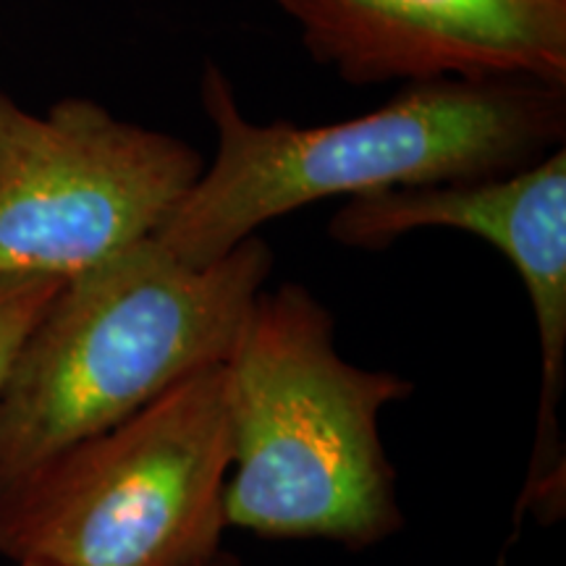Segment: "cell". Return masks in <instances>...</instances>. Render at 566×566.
<instances>
[{"label": "cell", "instance_id": "9c48e42d", "mask_svg": "<svg viewBox=\"0 0 566 566\" xmlns=\"http://www.w3.org/2000/svg\"><path fill=\"white\" fill-rule=\"evenodd\" d=\"M208 566H239V564L233 562L231 556H226V554H218L216 558H212V562H210Z\"/></svg>", "mask_w": 566, "mask_h": 566}, {"label": "cell", "instance_id": "7a4b0ae2", "mask_svg": "<svg viewBox=\"0 0 566 566\" xmlns=\"http://www.w3.org/2000/svg\"><path fill=\"white\" fill-rule=\"evenodd\" d=\"M271 271L263 237L208 265L147 237L63 279L0 384V493L223 365Z\"/></svg>", "mask_w": 566, "mask_h": 566}, {"label": "cell", "instance_id": "6da1fadb", "mask_svg": "<svg viewBox=\"0 0 566 566\" xmlns=\"http://www.w3.org/2000/svg\"><path fill=\"white\" fill-rule=\"evenodd\" d=\"M216 155L155 239L187 265H208L275 218L328 197L506 176L566 139V87L533 80H428L349 122L258 124L229 76L200 80Z\"/></svg>", "mask_w": 566, "mask_h": 566}, {"label": "cell", "instance_id": "30bf717a", "mask_svg": "<svg viewBox=\"0 0 566 566\" xmlns=\"http://www.w3.org/2000/svg\"><path fill=\"white\" fill-rule=\"evenodd\" d=\"M19 566H40V564H19Z\"/></svg>", "mask_w": 566, "mask_h": 566}, {"label": "cell", "instance_id": "8992f818", "mask_svg": "<svg viewBox=\"0 0 566 566\" xmlns=\"http://www.w3.org/2000/svg\"><path fill=\"white\" fill-rule=\"evenodd\" d=\"M420 229L475 233L525 283L541 344V407L520 512L564 509V443L558 405L566 380V147L493 179L433 184L354 197L331 218L344 247L384 250Z\"/></svg>", "mask_w": 566, "mask_h": 566}, {"label": "cell", "instance_id": "ba28073f", "mask_svg": "<svg viewBox=\"0 0 566 566\" xmlns=\"http://www.w3.org/2000/svg\"><path fill=\"white\" fill-rule=\"evenodd\" d=\"M61 283L59 275H0V384L19 344Z\"/></svg>", "mask_w": 566, "mask_h": 566}, {"label": "cell", "instance_id": "5b68a950", "mask_svg": "<svg viewBox=\"0 0 566 566\" xmlns=\"http://www.w3.org/2000/svg\"><path fill=\"white\" fill-rule=\"evenodd\" d=\"M205 158L87 97L32 113L0 92V275H69L155 237Z\"/></svg>", "mask_w": 566, "mask_h": 566}, {"label": "cell", "instance_id": "3957f363", "mask_svg": "<svg viewBox=\"0 0 566 566\" xmlns=\"http://www.w3.org/2000/svg\"><path fill=\"white\" fill-rule=\"evenodd\" d=\"M231 424L226 525L373 548L405 525L380 412L412 384L338 354L310 289H263L223 363Z\"/></svg>", "mask_w": 566, "mask_h": 566}, {"label": "cell", "instance_id": "52a82bcc", "mask_svg": "<svg viewBox=\"0 0 566 566\" xmlns=\"http://www.w3.org/2000/svg\"><path fill=\"white\" fill-rule=\"evenodd\" d=\"M346 84L533 80L566 87V0H273Z\"/></svg>", "mask_w": 566, "mask_h": 566}, {"label": "cell", "instance_id": "277c9868", "mask_svg": "<svg viewBox=\"0 0 566 566\" xmlns=\"http://www.w3.org/2000/svg\"><path fill=\"white\" fill-rule=\"evenodd\" d=\"M229 472L216 365L0 493V554L40 566H208L229 527Z\"/></svg>", "mask_w": 566, "mask_h": 566}]
</instances>
